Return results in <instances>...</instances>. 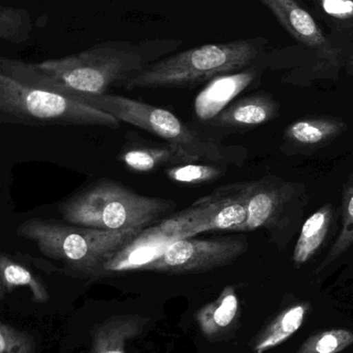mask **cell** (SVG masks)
<instances>
[{
	"label": "cell",
	"mask_w": 353,
	"mask_h": 353,
	"mask_svg": "<svg viewBox=\"0 0 353 353\" xmlns=\"http://www.w3.org/2000/svg\"><path fill=\"white\" fill-rule=\"evenodd\" d=\"M353 245V174L348 179L343 189L342 196V228L337 240L334 243L329 254L319 265L317 272L331 265L336 259H339L343 253Z\"/></svg>",
	"instance_id": "d6986e66"
},
{
	"label": "cell",
	"mask_w": 353,
	"mask_h": 353,
	"mask_svg": "<svg viewBox=\"0 0 353 353\" xmlns=\"http://www.w3.org/2000/svg\"><path fill=\"white\" fill-rule=\"evenodd\" d=\"M309 310L310 305L303 303L282 311L257 338L254 352L265 353L290 339L302 327Z\"/></svg>",
	"instance_id": "e0dca14e"
},
{
	"label": "cell",
	"mask_w": 353,
	"mask_h": 353,
	"mask_svg": "<svg viewBox=\"0 0 353 353\" xmlns=\"http://www.w3.org/2000/svg\"><path fill=\"white\" fill-rule=\"evenodd\" d=\"M249 189L250 182L218 187L161 222L159 230L173 241L213 230L241 232L248 214Z\"/></svg>",
	"instance_id": "52a82bcc"
},
{
	"label": "cell",
	"mask_w": 353,
	"mask_h": 353,
	"mask_svg": "<svg viewBox=\"0 0 353 353\" xmlns=\"http://www.w3.org/2000/svg\"><path fill=\"white\" fill-rule=\"evenodd\" d=\"M292 195V184L276 178H263L250 182L248 214L241 232H252L275 225Z\"/></svg>",
	"instance_id": "30bf717a"
},
{
	"label": "cell",
	"mask_w": 353,
	"mask_h": 353,
	"mask_svg": "<svg viewBox=\"0 0 353 353\" xmlns=\"http://www.w3.org/2000/svg\"><path fill=\"white\" fill-rule=\"evenodd\" d=\"M0 123L120 128L114 116L63 93L0 72Z\"/></svg>",
	"instance_id": "5b68a950"
},
{
	"label": "cell",
	"mask_w": 353,
	"mask_h": 353,
	"mask_svg": "<svg viewBox=\"0 0 353 353\" xmlns=\"http://www.w3.org/2000/svg\"><path fill=\"white\" fill-rule=\"evenodd\" d=\"M141 230H95L43 218H30L17 228V234L34 242L46 256L63 261L87 277L105 273L111 259L132 242Z\"/></svg>",
	"instance_id": "277c9868"
},
{
	"label": "cell",
	"mask_w": 353,
	"mask_h": 353,
	"mask_svg": "<svg viewBox=\"0 0 353 353\" xmlns=\"http://www.w3.org/2000/svg\"><path fill=\"white\" fill-rule=\"evenodd\" d=\"M350 72L353 74V51L352 56H350Z\"/></svg>",
	"instance_id": "484cf974"
},
{
	"label": "cell",
	"mask_w": 353,
	"mask_h": 353,
	"mask_svg": "<svg viewBox=\"0 0 353 353\" xmlns=\"http://www.w3.org/2000/svg\"><path fill=\"white\" fill-rule=\"evenodd\" d=\"M0 278L2 283L10 288L29 286L39 298L46 294L41 282L32 275V273L3 252H0Z\"/></svg>",
	"instance_id": "603a6c76"
},
{
	"label": "cell",
	"mask_w": 353,
	"mask_h": 353,
	"mask_svg": "<svg viewBox=\"0 0 353 353\" xmlns=\"http://www.w3.org/2000/svg\"><path fill=\"white\" fill-rule=\"evenodd\" d=\"M353 344V332L331 329L319 332L303 342L296 353H340Z\"/></svg>",
	"instance_id": "44dd1931"
},
{
	"label": "cell",
	"mask_w": 353,
	"mask_h": 353,
	"mask_svg": "<svg viewBox=\"0 0 353 353\" xmlns=\"http://www.w3.org/2000/svg\"><path fill=\"white\" fill-rule=\"evenodd\" d=\"M274 14L282 27L296 41L314 50L330 62L338 61L339 53L315 22L313 17L296 0H259Z\"/></svg>",
	"instance_id": "9c48e42d"
},
{
	"label": "cell",
	"mask_w": 353,
	"mask_h": 353,
	"mask_svg": "<svg viewBox=\"0 0 353 353\" xmlns=\"http://www.w3.org/2000/svg\"><path fill=\"white\" fill-rule=\"evenodd\" d=\"M239 302L234 288H225L215 302L197 313V321L201 332L207 337L214 338L228 329L238 315Z\"/></svg>",
	"instance_id": "ac0fdd59"
},
{
	"label": "cell",
	"mask_w": 353,
	"mask_h": 353,
	"mask_svg": "<svg viewBox=\"0 0 353 353\" xmlns=\"http://www.w3.org/2000/svg\"><path fill=\"white\" fill-rule=\"evenodd\" d=\"M323 10L338 19L353 18V0H319Z\"/></svg>",
	"instance_id": "d4e9b609"
},
{
	"label": "cell",
	"mask_w": 353,
	"mask_h": 353,
	"mask_svg": "<svg viewBox=\"0 0 353 353\" xmlns=\"http://www.w3.org/2000/svg\"><path fill=\"white\" fill-rule=\"evenodd\" d=\"M178 39H147L141 43L109 41L74 55L39 63L0 57V72L23 82L63 94H107L147 65L176 51Z\"/></svg>",
	"instance_id": "6da1fadb"
},
{
	"label": "cell",
	"mask_w": 353,
	"mask_h": 353,
	"mask_svg": "<svg viewBox=\"0 0 353 353\" xmlns=\"http://www.w3.org/2000/svg\"><path fill=\"white\" fill-rule=\"evenodd\" d=\"M225 172L222 165L188 163L168 168L165 174L173 182L182 185H203L221 178Z\"/></svg>",
	"instance_id": "ffe728a7"
},
{
	"label": "cell",
	"mask_w": 353,
	"mask_h": 353,
	"mask_svg": "<svg viewBox=\"0 0 353 353\" xmlns=\"http://www.w3.org/2000/svg\"><path fill=\"white\" fill-rule=\"evenodd\" d=\"M2 281H1V278H0V294H1V292H2Z\"/></svg>",
	"instance_id": "4316f807"
},
{
	"label": "cell",
	"mask_w": 353,
	"mask_h": 353,
	"mask_svg": "<svg viewBox=\"0 0 353 353\" xmlns=\"http://www.w3.org/2000/svg\"><path fill=\"white\" fill-rule=\"evenodd\" d=\"M119 159L128 170L136 173H150L161 168L195 163L182 148L170 143H136L126 146Z\"/></svg>",
	"instance_id": "4fadbf2b"
},
{
	"label": "cell",
	"mask_w": 353,
	"mask_h": 353,
	"mask_svg": "<svg viewBox=\"0 0 353 353\" xmlns=\"http://www.w3.org/2000/svg\"><path fill=\"white\" fill-rule=\"evenodd\" d=\"M30 350L24 337L0 325V353H30Z\"/></svg>",
	"instance_id": "cb8c5ba5"
},
{
	"label": "cell",
	"mask_w": 353,
	"mask_h": 353,
	"mask_svg": "<svg viewBox=\"0 0 353 353\" xmlns=\"http://www.w3.org/2000/svg\"><path fill=\"white\" fill-rule=\"evenodd\" d=\"M333 218V205L329 203L305 221L294 248V261L296 265L308 263L321 250L329 236Z\"/></svg>",
	"instance_id": "2e32d148"
},
{
	"label": "cell",
	"mask_w": 353,
	"mask_h": 353,
	"mask_svg": "<svg viewBox=\"0 0 353 353\" xmlns=\"http://www.w3.org/2000/svg\"><path fill=\"white\" fill-rule=\"evenodd\" d=\"M68 97L180 147L195 163L199 161L218 163L225 159L226 152L223 147L205 140L168 110L110 93L68 94Z\"/></svg>",
	"instance_id": "8992f818"
},
{
	"label": "cell",
	"mask_w": 353,
	"mask_h": 353,
	"mask_svg": "<svg viewBox=\"0 0 353 353\" xmlns=\"http://www.w3.org/2000/svg\"><path fill=\"white\" fill-rule=\"evenodd\" d=\"M146 323L144 319L137 315L110 319L95 332L92 353H126V342L137 337Z\"/></svg>",
	"instance_id": "9a60e30c"
},
{
	"label": "cell",
	"mask_w": 353,
	"mask_h": 353,
	"mask_svg": "<svg viewBox=\"0 0 353 353\" xmlns=\"http://www.w3.org/2000/svg\"><path fill=\"white\" fill-rule=\"evenodd\" d=\"M175 207L173 201L144 196L120 183L101 180L58 205L66 222L95 230H142Z\"/></svg>",
	"instance_id": "3957f363"
},
{
	"label": "cell",
	"mask_w": 353,
	"mask_h": 353,
	"mask_svg": "<svg viewBox=\"0 0 353 353\" xmlns=\"http://www.w3.org/2000/svg\"><path fill=\"white\" fill-rule=\"evenodd\" d=\"M261 61L240 72L222 74L208 83L194 101V112L201 121H211L261 74Z\"/></svg>",
	"instance_id": "8fae6325"
},
{
	"label": "cell",
	"mask_w": 353,
	"mask_h": 353,
	"mask_svg": "<svg viewBox=\"0 0 353 353\" xmlns=\"http://www.w3.org/2000/svg\"><path fill=\"white\" fill-rule=\"evenodd\" d=\"M267 43L263 37H255L207 43L172 53L147 65L122 87L128 90L192 88L259 63Z\"/></svg>",
	"instance_id": "7a4b0ae2"
},
{
	"label": "cell",
	"mask_w": 353,
	"mask_h": 353,
	"mask_svg": "<svg viewBox=\"0 0 353 353\" xmlns=\"http://www.w3.org/2000/svg\"><path fill=\"white\" fill-rule=\"evenodd\" d=\"M247 247L248 241L243 236L209 240L180 239L140 270L168 274L203 273L234 263L246 252Z\"/></svg>",
	"instance_id": "ba28073f"
},
{
	"label": "cell",
	"mask_w": 353,
	"mask_h": 353,
	"mask_svg": "<svg viewBox=\"0 0 353 353\" xmlns=\"http://www.w3.org/2000/svg\"><path fill=\"white\" fill-rule=\"evenodd\" d=\"M32 24L25 10L0 4V39L23 43L30 35Z\"/></svg>",
	"instance_id": "7402d4cb"
},
{
	"label": "cell",
	"mask_w": 353,
	"mask_h": 353,
	"mask_svg": "<svg viewBox=\"0 0 353 353\" xmlns=\"http://www.w3.org/2000/svg\"><path fill=\"white\" fill-rule=\"evenodd\" d=\"M279 105L271 94L259 92L230 103L210 124L214 128L249 130L275 119Z\"/></svg>",
	"instance_id": "7c38bea8"
},
{
	"label": "cell",
	"mask_w": 353,
	"mask_h": 353,
	"mask_svg": "<svg viewBox=\"0 0 353 353\" xmlns=\"http://www.w3.org/2000/svg\"><path fill=\"white\" fill-rule=\"evenodd\" d=\"M345 130L346 124L338 118H304L286 128L285 139L294 146L314 148L327 144Z\"/></svg>",
	"instance_id": "5bb4252c"
}]
</instances>
